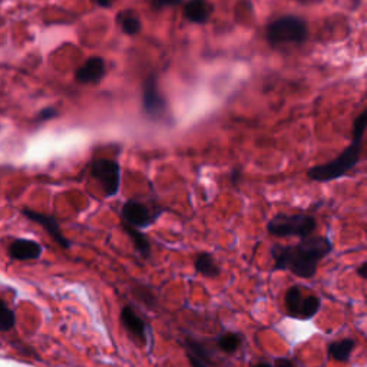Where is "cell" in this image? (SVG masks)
Wrapping results in <instances>:
<instances>
[{
    "label": "cell",
    "mask_w": 367,
    "mask_h": 367,
    "mask_svg": "<svg viewBox=\"0 0 367 367\" xmlns=\"http://www.w3.org/2000/svg\"><path fill=\"white\" fill-rule=\"evenodd\" d=\"M57 117H58V111L55 108H45L43 111H40V114L37 117V121L45 122V121H49V120L57 118Z\"/></svg>",
    "instance_id": "obj_23"
},
{
    "label": "cell",
    "mask_w": 367,
    "mask_h": 367,
    "mask_svg": "<svg viewBox=\"0 0 367 367\" xmlns=\"http://www.w3.org/2000/svg\"><path fill=\"white\" fill-rule=\"evenodd\" d=\"M266 37L273 47L303 45L308 39V26L307 22L298 16H281L269 25Z\"/></svg>",
    "instance_id": "obj_3"
},
{
    "label": "cell",
    "mask_w": 367,
    "mask_h": 367,
    "mask_svg": "<svg viewBox=\"0 0 367 367\" xmlns=\"http://www.w3.org/2000/svg\"><path fill=\"white\" fill-rule=\"evenodd\" d=\"M120 320L131 340H134L136 344H139L142 347H149V342L152 340L151 329H149L148 323L131 305L122 307L121 314H120Z\"/></svg>",
    "instance_id": "obj_8"
},
{
    "label": "cell",
    "mask_w": 367,
    "mask_h": 367,
    "mask_svg": "<svg viewBox=\"0 0 367 367\" xmlns=\"http://www.w3.org/2000/svg\"><path fill=\"white\" fill-rule=\"evenodd\" d=\"M122 223L144 230L151 226H153L161 216H163V208L156 205L155 202H145L138 198L128 199L121 209Z\"/></svg>",
    "instance_id": "obj_5"
},
{
    "label": "cell",
    "mask_w": 367,
    "mask_h": 367,
    "mask_svg": "<svg viewBox=\"0 0 367 367\" xmlns=\"http://www.w3.org/2000/svg\"><path fill=\"white\" fill-rule=\"evenodd\" d=\"M117 22L121 26L122 32L128 36H135L141 32L142 23L141 19L132 11H124L117 16Z\"/></svg>",
    "instance_id": "obj_17"
},
{
    "label": "cell",
    "mask_w": 367,
    "mask_h": 367,
    "mask_svg": "<svg viewBox=\"0 0 367 367\" xmlns=\"http://www.w3.org/2000/svg\"><path fill=\"white\" fill-rule=\"evenodd\" d=\"M273 367H296V364L289 357H277L274 360V366Z\"/></svg>",
    "instance_id": "obj_24"
},
{
    "label": "cell",
    "mask_w": 367,
    "mask_h": 367,
    "mask_svg": "<svg viewBox=\"0 0 367 367\" xmlns=\"http://www.w3.org/2000/svg\"><path fill=\"white\" fill-rule=\"evenodd\" d=\"M354 347H356V340L350 339V337L342 339L337 342H332L327 346V356L330 360L347 363L353 354Z\"/></svg>",
    "instance_id": "obj_14"
},
{
    "label": "cell",
    "mask_w": 367,
    "mask_h": 367,
    "mask_svg": "<svg viewBox=\"0 0 367 367\" xmlns=\"http://www.w3.org/2000/svg\"><path fill=\"white\" fill-rule=\"evenodd\" d=\"M322 308V300L316 294H307L303 298L301 311H300V320L307 322L318 316V313Z\"/></svg>",
    "instance_id": "obj_18"
},
{
    "label": "cell",
    "mask_w": 367,
    "mask_h": 367,
    "mask_svg": "<svg viewBox=\"0 0 367 367\" xmlns=\"http://www.w3.org/2000/svg\"><path fill=\"white\" fill-rule=\"evenodd\" d=\"M357 276L361 279V280H367V263H363L357 270H356Z\"/></svg>",
    "instance_id": "obj_27"
},
{
    "label": "cell",
    "mask_w": 367,
    "mask_h": 367,
    "mask_svg": "<svg viewBox=\"0 0 367 367\" xmlns=\"http://www.w3.org/2000/svg\"><path fill=\"white\" fill-rule=\"evenodd\" d=\"M122 227H124L127 235L129 237V240L132 241L136 254L141 258L148 260L151 257V243H149L148 237L144 233H141V230L134 228V227H131V226H128L125 223H122Z\"/></svg>",
    "instance_id": "obj_16"
},
{
    "label": "cell",
    "mask_w": 367,
    "mask_h": 367,
    "mask_svg": "<svg viewBox=\"0 0 367 367\" xmlns=\"http://www.w3.org/2000/svg\"><path fill=\"white\" fill-rule=\"evenodd\" d=\"M134 296H135L136 298H139L146 307H155V305H156V297H155L151 291L145 290L142 286H138V287L134 290Z\"/></svg>",
    "instance_id": "obj_21"
},
{
    "label": "cell",
    "mask_w": 367,
    "mask_h": 367,
    "mask_svg": "<svg viewBox=\"0 0 367 367\" xmlns=\"http://www.w3.org/2000/svg\"><path fill=\"white\" fill-rule=\"evenodd\" d=\"M142 107L146 117L152 121H164L170 117L168 103L158 86V76L149 75L144 82Z\"/></svg>",
    "instance_id": "obj_7"
},
{
    "label": "cell",
    "mask_w": 367,
    "mask_h": 367,
    "mask_svg": "<svg viewBox=\"0 0 367 367\" xmlns=\"http://www.w3.org/2000/svg\"><path fill=\"white\" fill-rule=\"evenodd\" d=\"M23 216H26L29 220L35 221L36 224L42 226L47 234L55 240V243L58 245H61L62 248L68 250L71 247V241L64 235L62 230H61V226L58 223V220L54 217V216H49V214H43V213H36V211H32V209H23Z\"/></svg>",
    "instance_id": "obj_9"
},
{
    "label": "cell",
    "mask_w": 367,
    "mask_h": 367,
    "mask_svg": "<svg viewBox=\"0 0 367 367\" xmlns=\"http://www.w3.org/2000/svg\"><path fill=\"white\" fill-rule=\"evenodd\" d=\"M303 289L300 286H291L287 289L284 294V307L289 314V318L300 320V311H301V304H303Z\"/></svg>",
    "instance_id": "obj_15"
},
{
    "label": "cell",
    "mask_w": 367,
    "mask_h": 367,
    "mask_svg": "<svg viewBox=\"0 0 367 367\" xmlns=\"http://www.w3.org/2000/svg\"><path fill=\"white\" fill-rule=\"evenodd\" d=\"M194 269L198 274L206 279H217L221 274V269L217 264L214 255L209 252H199L195 255Z\"/></svg>",
    "instance_id": "obj_13"
},
{
    "label": "cell",
    "mask_w": 367,
    "mask_h": 367,
    "mask_svg": "<svg viewBox=\"0 0 367 367\" xmlns=\"http://www.w3.org/2000/svg\"><path fill=\"white\" fill-rule=\"evenodd\" d=\"M318 221L310 214H284L274 216L267 224V233L273 237H298L305 238L314 234Z\"/></svg>",
    "instance_id": "obj_4"
},
{
    "label": "cell",
    "mask_w": 367,
    "mask_h": 367,
    "mask_svg": "<svg viewBox=\"0 0 367 367\" xmlns=\"http://www.w3.org/2000/svg\"><path fill=\"white\" fill-rule=\"evenodd\" d=\"M9 255L13 260L18 261H28V260H36L42 255L43 248L39 243L33 241V240H25V238H19L16 241H13L9 245Z\"/></svg>",
    "instance_id": "obj_12"
},
{
    "label": "cell",
    "mask_w": 367,
    "mask_h": 367,
    "mask_svg": "<svg viewBox=\"0 0 367 367\" xmlns=\"http://www.w3.org/2000/svg\"><path fill=\"white\" fill-rule=\"evenodd\" d=\"M333 243L326 235H308L293 245L276 244L272 247L276 272H290L298 279L316 276L319 264L332 254Z\"/></svg>",
    "instance_id": "obj_1"
},
{
    "label": "cell",
    "mask_w": 367,
    "mask_h": 367,
    "mask_svg": "<svg viewBox=\"0 0 367 367\" xmlns=\"http://www.w3.org/2000/svg\"><path fill=\"white\" fill-rule=\"evenodd\" d=\"M181 4H182V0H152V2H151L153 11H163L165 8L178 6Z\"/></svg>",
    "instance_id": "obj_22"
},
{
    "label": "cell",
    "mask_w": 367,
    "mask_h": 367,
    "mask_svg": "<svg viewBox=\"0 0 367 367\" xmlns=\"http://www.w3.org/2000/svg\"><path fill=\"white\" fill-rule=\"evenodd\" d=\"M366 124H367V111L364 110L353 124L351 144L333 161L310 168L307 171L308 180L316 182H330L342 178L343 175L354 170L361 158Z\"/></svg>",
    "instance_id": "obj_2"
},
{
    "label": "cell",
    "mask_w": 367,
    "mask_h": 367,
    "mask_svg": "<svg viewBox=\"0 0 367 367\" xmlns=\"http://www.w3.org/2000/svg\"><path fill=\"white\" fill-rule=\"evenodd\" d=\"M251 367H273V364L266 363V361H261V363H257V364H254V366H251Z\"/></svg>",
    "instance_id": "obj_29"
},
{
    "label": "cell",
    "mask_w": 367,
    "mask_h": 367,
    "mask_svg": "<svg viewBox=\"0 0 367 367\" xmlns=\"http://www.w3.org/2000/svg\"><path fill=\"white\" fill-rule=\"evenodd\" d=\"M92 2L96 4L100 8H111L112 4H114V0H92Z\"/></svg>",
    "instance_id": "obj_28"
},
{
    "label": "cell",
    "mask_w": 367,
    "mask_h": 367,
    "mask_svg": "<svg viewBox=\"0 0 367 367\" xmlns=\"http://www.w3.org/2000/svg\"><path fill=\"white\" fill-rule=\"evenodd\" d=\"M243 344V336L235 332H227L219 336L217 339V347L227 353V354H234Z\"/></svg>",
    "instance_id": "obj_19"
},
{
    "label": "cell",
    "mask_w": 367,
    "mask_h": 367,
    "mask_svg": "<svg viewBox=\"0 0 367 367\" xmlns=\"http://www.w3.org/2000/svg\"><path fill=\"white\" fill-rule=\"evenodd\" d=\"M16 325L15 313L9 308V305L0 298V330L8 332L13 329Z\"/></svg>",
    "instance_id": "obj_20"
},
{
    "label": "cell",
    "mask_w": 367,
    "mask_h": 367,
    "mask_svg": "<svg viewBox=\"0 0 367 367\" xmlns=\"http://www.w3.org/2000/svg\"><path fill=\"white\" fill-rule=\"evenodd\" d=\"M187 357H188V361H190L191 367H209V366H208L206 363H204L201 359L195 357L194 354H191V353H188V351H187Z\"/></svg>",
    "instance_id": "obj_25"
},
{
    "label": "cell",
    "mask_w": 367,
    "mask_h": 367,
    "mask_svg": "<svg viewBox=\"0 0 367 367\" xmlns=\"http://www.w3.org/2000/svg\"><path fill=\"white\" fill-rule=\"evenodd\" d=\"M91 175L95 178L105 197H115L121 187V167L110 158H96L91 164Z\"/></svg>",
    "instance_id": "obj_6"
},
{
    "label": "cell",
    "mask_w": 367,
    "mask_h": 367,
    "mask_svg": "<svg viewBox=\"0 0 367 367\" xmlns=\"http://www.w3.org/2000/svg\"><path fill=\"white\" fill-rule=\"evenodd\" d=\"M240 180H241V171H240L238 168L233 170V173L230 174V181H231V184H233L234 187H237L238 182H240Z\"/></svg>",
    "instance_id": "obj_26"
},
{
    "label": "cell",
    "mask_w": 367,
    "mask_h": 367,
    "mask_svg": "<svg viewBox=\"0 0 367 367\" xmlns=\"http://www.w3.org/2000/svg\"><path fill=\"white\" fill-rule=\"evenodd\" d=\"M300 4H311V2H320V0H297Z\"/></svg>",
    "instance_id": "obj_30"
},
{
    "label": "cell",
    "mask_w": 367,
    "mask_h": 367,
    "mask_svg": "<svg viewBox=\"0 0 367 367\" xmlns=\"http://www.w3.org/2000/svg\"><path fill=\"white\" fill-rule=\"evenodd\" d=\"M214 12V6L209 0H187L184 5V18L197 25H204Z\"/></svg>",
    "instance_id": "obj_11"
},
{
    "label": "cell",
    "mask_w": 367,
    "mask_h": 367,
    "mask_svg": "<svg viewBox=\"0 0 367 367\" xmlns=\"http://www.w3.org/2000/svg\"><path fill=\"white\" fill-rule=\"evenodd\" d=\"M105 74H107V64L100 57H92L76 71L75 79L83 85L99 83Z\"/></svg>",
    "instance_id": "obj_10"
}]
</instances>
